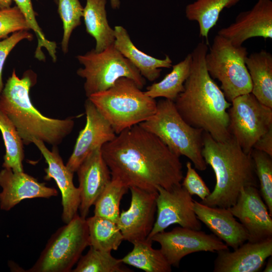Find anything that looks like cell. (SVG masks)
<instances>
[{"label": "cell", "mask_w": 272, "mask_h": 272, "mask_svg": "<svg viewBox=\"0 0 272 272\" xmlns=\"http://www.w3.org/2000/svg\"><path fill=\"white\" fill-rule=\"evenodd\" d=\"M101 151L111 178L127 186L156 191L170 189L183 178L179 157L157 137L134 125L104 144Z\"/></svg>", "instance_id": "obj_1"}, {"label": "cell", "mask_w": 272, "mask_h": 272, "mask_svg": "<svg viewBox=\"0 0 272 272\" xmlns=\"http://www.w3.org/2000/svg\"><path fill=\"white\" fill-rule=\"evenodd\" d=\"M208 47L198 43L191 52L192 63L183 91L174 101L176 109L190 125L202 129L218 142L231 135L228 110L231 103L210 76L206 66Z\"/></svg>", "instance_id": "obj_2"}, {"label": "cell", "mask_w": 272, "mask_h": 272, "mask_svg": "<svg viewBox=\"0 0 272 272\" xmlns=\"http://www.w3.org/2000/svg\"><path fill=\"white\" fill-rule=\"evenodd\" d=\"M35 80L31 71L20 78L13 70L0 95V110L13 123L24 145L37 140L56 146L71 132L75 122L71 118L48 117L35 108L29 94Z\"/></svg>", "instance_id": "obj_3"}, {"label": "cell", "mask_w": 272, "mask_h": 272, "mask_svg": "<svg viewBox=\"0 0 272 272\" xmlns=\"http://www.w3.org/2000/svg\"><path fill=\"white\" fill-rule=\"evenodd\" d=\"M202 155L213 169L216 184L212 192L200 202L213 207L229 208L236 202L242 188L258 187V181L250 153H245L231 136L218 142L203 131Z\"/></svg>", "instance_id": "obj_4"}, {"label": "cell", "mask_w": 272, "mask_h": 272, "mask_svg": "<svg viewBox=\"0 0 272 272\" xmlns=\"http://www.w3.org/2000/svg\"><path fill=\"white\" fill-rule=\"evenodd\" d=\"M88 98L109 122L116 134L146 120L156 112L157 102L131 79L122 77L109 89Z\"/></svg>", "instance_id": "obj_5"}, {"label": "cell", "mask_w": 272, "mask_h": 272, "mask_svg": "<svg viewBox=\"0 0 272 272\" xmlns=\"http://www.w3.org/2000/svg\"><path fill=\"white\" fill-rule=\"evenodd\" d=\"M139 124L157 137L177 156L188 158L196 169L206 170L207 164L202 155L204 131L188 124L178 112L174 101L159 100L155 113Z\"/></svg>", "instance_id": "obj_6"}, {"label": "cell", "mask_w": 272, "mask_h": 272, "mask_svg": "<svg viewBox=\"0 0 272 272\" xmlns=\"http://www.w3.org/2000/svg\"><path fill=\"white\" fill-rule=\"evenodd\" d=\"M247 55L246 47L235 45L217 34L205 56L210 76L220 82V88L230 102L237 96L251 92L252 83L245 64Z\"/></svg>", "instance_id": "obj_7"}, {"label": "cell", "mask_w": 272, "mask_h": 272, "mask_svg": "<svg viewBox=\"0 0 272 272\" xmlns=\"http://www.w3.org/2000/svg\"><path fill=\"white\" fill-rule=\"evenodd\" d=\"M83 68L78 70V75L85 79L84 89L88 97L112 87L119 78L132 80L142 89L146 83L138 70L112 44L100 52L94 49L77 56Z\"/></svg>", "instance_id": "obj_8"}, {"label": "cell", "mask_w": 272, "mask_h": 272, "mask_svg": "<svg viewBox=\"0 0 272 272\" xmlns=\"http://www.w3.org/2000/svg\"><path fill=\"white\" fill-rule=\"evenodd\" d=\"M89 246L86 218L78 214L50 237L31 272H69Z\"/></svg>", "instance_id": "obj_9"}, {"label": "cell", "mask_w": 272, "mask_h": 272, "mask_svg": "<svg viewBox=\"0 0 272 272\" xmlns=\"http://www.w3.org/2000/svg\"><path fill=\"white\" fill-rule=\"evenodd\" d=\"M231 103L229 131L249 154L258 139L272 127V108L262 104L251 93L237 96Z\"/></svg>", "instance_id": "obj_10"}, {"label": "cell", "mask_w": 272, "mask_h": 272, "mask_svg": "<svg viewBox=\"0 0 272 272\" xmlns=\"http://www.w3.org/2000/svg\"><path fill=\"white\" fill-rule=\"evenodd\" d=\"M158 243L160 250L171 266L178 267L185 256L200 251L215 252L229 247L214 234L178 226L170 231L159 232L150 238Z\"/></svg>", "instance_id": "obj_11"}, {"label": "cell", "mask_w": 272, "mask_h": 272, "mask_svg": "<svg viewBox=\"0 0 272 272\" xmlns=\"http://www.w3.org/2000/svg\"><path fill=\"white\" fill-rule=\"evenodd\" d=\"M157 218L147 238L175 224L184 228L201 229L200 221L193 209V199L181 183L170 189L157 186Z\"/></svg>", "instance_id": "obj_12"}, {"label": "cell", "mask_w": 272, "mask_h": 272, "mask_svg": "<svg viewBox=\"0 0 272 272\" xmlns=\"http://www.w3.org/2000/svg\"><path fill=\"white\" fill-rule=\"evenodd\" d=\"M131 200L129 208L122 210L117 225L124 240L132 243L146 239L155 221L158 192L130 187Z\"/></svg>", "instance_id": "obj_13"}, {"label": "cell", "mask_w": 272, "mask_h": 272, "mask_svg": "<svg viewBox=\"0 0 272 272\" xmlns=\"http://www.w3.org/2000/svg\"><path fill=\"white\" fill-rule=\"evenodd\" d=\"M248 234V241L256 242L272 238V218L258 188L241 189L235 204L229 208Z\"/></svg>", "instance_id": "obj_14"}, {"label": "cell", "mask_w": 272, "mask_h": 272, "mask_svg": "<svg viewBox=\"0 0 272 272\" xmlns=\"http://www.w3.org/2000/svg\"><path fill=\"white\" fill-rule=\"evenodd\" d=\"M86 122L77 138L73 153L66 164L76 172L84 160L95 150L113 140L116 134L109 122L88 98L85 103Z\"/></svg>", "instance_id": "obj_15"}, {"label": "cell", "mask_w": 272, "mask_h": 272, "mask_svg": "<svg viewBox=\"0 0 272 272\" xmlns=\"http://www.w3.org/2000/svg\"><path fill=\"white\" fill-rule=\"evenodd\" d=\"M218 34L237 46L253 37L271 39L272 1L258 0L252 9L239 13L234 22L221 29Z\"/></svg>", "instance_id": "obj_16"}, {"label": "cell", "mask_w": 272, "mask_h": 272, "mask_svg": "<svg viewBox=\"0 0 272 272\" xmlns=\"http://www.w3.org/2000/svg\"><path fill=\"white\" fill-rule=\"evenodd\" d=\"M33 143L38 148L48 165L45 169L44 179H53L61 194L63 222L69 223L77 214L81 202L80 192L73 183L74 172L63 163L56 146L49 150L44 142L34 140Z\"/></svg>", "instance_id": "obj_17"}, {"label": "cell", "mask_w": 272, "mask_h": 272, "mask_svg": "<svg viewBox=\"0 0 272 272\" xmlns=\"http://www.w3.org/2000/svg\"><path fill=\"white\" fill-rule=\"evenodd\" d=\"M214 272H258L272 255V238L251 242L246 241L234 251H217Z\"/></svg>", "instance_id": "obj_18"}, {"label": "cell", "mask_w": 272, "mask_h": 272, "mask_svg": "<svg viewBox=\"0 0 272 272\" xmlns=\"http://www.w3.org/2000/svg\"><path fill=\"white\" fill-rule=\"evenodd\" d=\"M81 202L80 216L86 218L90 207L111 180L110 171L102 154L101 148L92 152L77 171Z\"/></svg>", "instance_id": "obj_19"}, {"label": "cell", "mask_w": 272, "mask_h": 272, "mask_svg": "<svg viewBox=\"0 0 272 272\" xmlns=\"http://www.w3.org/2000/svg\"><path fill=\"white\" fill-rule=\"evenodd\" d=\"M0 207L9 211L22 200L33 198H49L56 196V189L46 186L36 178L24 172H14L4 168L0 171Z\"/></svg>", "instance_id": "obj_20"}, {"label": "cell", "mask_w": 272, "mask_h": 272, "mask_svg": "<svg viewBox=\"0 0 272 272\" xmlns=\"http://www.w3.org/2000/svg\"><path fill=\"white\" fill-rule=\"evenodd\" d=\"M193 209L197 219L228 247L235 249L248 240L247 231L229 208L210 207L193 200Z\"/></svg>", "instance_id": "obj_21"}, {"label": "cell", "mask_w": 272, "mask_h": 272, "mask_svg": "<svg viewBox=\"0 0 272 272\" xmlns=\"http://www.w3.org/2000/svg\"><path fill=\"white\" fill-rule=\"evenodd\" d=\"M114 30V47L138 70L145 79L154 81L160 77L161 68L172 66V61L168 55H166L164 59H159L139 49L122 26H116Z\"/></svg>", "instance_id": "obj_22"}, {"label": "cell", "mask_w": 272, "mask_h": 272, "mask_svg": "<svg viewBox=\"0 0 272 272\" xmlns=\"http://www.w3.org/2000/svg\"><path fill=\"white\" fill-rule=\"evenodd\" d=\"M245 64L251 83V93L262 104L272 108V54L265 50L248 55Z\"/></svg>", "instance_id": "obj_23"}, {"label": "cell", "mask_w": 272, "mask_h": 272, "mask_svg": "<svg viewBox=\"0 0 272 272\" xmlns=\"http://www.w3.org/2000/svg\"><path fill=\"white\" fill-rule=\"evenodd\" d=\"M107 0H86L84 20L87 32L94 38V50L100 52L114 44V30L109 24L106 11Z\"/></svg>", "instance_id": "obj_24"}, {"label": "cell", "mask_w": 272, "mask_h": 272, "mask_svg": "<svg viewBox=\"0 0 272 272\" xmlns=\"http://www.w3.org/2000/svg\"><path fill=\"white\" fill-rule=\"evenodd\" d=\"M153 241L149 239L131 243L133 248L120 260L123 263L146 272H170L172 266L160 249L152 247Z\"/></svg>", "instance_id": "obj_25"}, {"label": "cell", "mask_w": 272, "mask_h": 272, "mask_svg": "<svg viewBox=\"0 0 272 272\" xmlns=\"http://www.w3.org/2000/svg\"><path fill=\"white\" fill-rule=\"evenodd\" d=\"M191 63L190 53L182 61L172 65V71L161 81L147 87L145 93L155 99L163 97L174 101L184 90V84L189 75Z\"/></svg>", "instance_id": "obj_26"}, {"label": "cell", "mask_w": 272, "mask_h": 272, "mask_svg": "<svg viewBox=\"0 0 272 272\" xmlns=\"http://www.w3.org/2000/svg\"><path fill=\"white\" fill-rule=\"evenodd\" d=\"M239 0H196L187 5L185 16L189 21L198 23L200 36L208 40L211 29L218 22L222 11Z\"/></svg>", "instance_id": "obj_27"}, {"label": "cell", "mask_w": 272, "mask_h": 272, "mask_svg": "<svg viewBox=\"0 0 272 272\" xmlns=\"http://www.w3.org/2000/svg\"><path fill=\"white\" fill-rule=\"evenodd\" d=\"M86 222L89 246L110 252L118 249L124 239L116 222L95 215L86 219Z\"/></svg>", "instance_id": "obj_28"}, {"label": "cell", "mask_w": 272, "mask_h": 272, "mask_svg": "<svg viewBox=\"0 0 272 272\" xmlns=\"http://www.w3.org/2000/svg\"><path fill=\"white\" fill-rule=\"evenodd\" d=\"M0 131L6 149L3 167L11 169L14 172H24V144L13 123L1 110Z\"/></svg>", "instance_id": "obj_29"}, {"label": "cell", "mask_w": 272, "mask_h": 272, "mask_svg": "<svg viewBox=\"0 0 272 272\" xmlns=\"http://www.w3.org/2000/svg\"><path fill=\"white\" fill-rule=\"evenodd\" d=\"M128 187L119 181L111 178L94 204V215L117 223L120 215L119 206Z\"/></svg>", "instance_id": "obj_30"}, {"label": "cell", "mask_w": 272, "mask_h": 272, "mask_svg": "<svg viewBox=\"0 0 272 272\" xmlns=\"http://www.w3.org/2000/svg\"><path fill=\"white\" fill-rule=\"evenodd\" d=\"M81 256L74 272H128V268L123 265L120 259L113 257L110 252L96 249L92 247Z\"/></svg>", "instance_id": "obj_31"}, {"label": "cell", "mask_w": 272, "mask_h": 272, "mask_svg": "<svg viewBox=\"0 0 272 272\" xmlns=\"http://www.w3.org/2000/svg\"><path fill=\"white\" fill-rule=\"evenodd\" d=\"M259 184L260 194L272 215V157L252 149L250 153Z\"/></svg>", "instance_id": "obj_32"}, {"label": "cell", "mask_w": 272, "mask_h": 272, "mask_svg": "<svg viewBox=\"0 0 272 272\" xmlns=\"http://www.w3.org/2000/svg\"><path fill=\"white\" fill-rule=\"evenodd\" d=\"M58 12L63 24L61 48L68 51L69 40L73 30L81 24L84 8L79 0H57Z\"/></svg>", "instance_id": "obj_33"}, {"label": "cell", "mask_w": 272, "mask_h": 272, "mask_svg": "<svg viewBox=\"0 0 272 272\" xmlns=\"http://www.w3.org/2000/svg\"><path fill=\"white\" fill-rule=\"evenodd\" d=\"M17 6L24 15L30 29L35 33L37 38L38 45L35 52V56L40 60L45 59L42 48H45L48 52L54 61L56 59V44L54 42L50 41L45 37L36 19L37 14L33 10L31 0H14Z\"/></svg>", "instance_id": "obj_34"}, {"label": "cell", "mask_w": 272, "mask_h": 272, "mask_svg": "<svg viewBox=\"0 0 272 272\" xmlns=\"http://www.w3.org/2000/svg\"><path fill=\"white\" fill-rule=\"evenodd\" d=\"M30 29L28 23L17 6L0 10V40L7 38L11 33Z\"/></svg>", "instance_id": "obj_35"}, {"label": "cell", "mask_w": 272, "mask_h": 272, "mask_svg": "<svg viewBox=\"0 0 272 272\" xmlns=\"http://www.w3.org/2000/svg\"><path fill=\"white\" fill-rule=\"evenodd\" d=\"M187 171L181 183L182 186L192 196L197 195L201 200L205 199L211 193L210 189L201 177L192 167L191 163L186 164Z\"/></svg>", "instance_id": "obj_36"}, {"label": "cell", "mask_w": 272, "mask_h": 272, "mask_svg": "<svg viewBox=\"0 0 272 272\" xmlns=\"http://www.w3.org/2000/svg\"><path fill=\"white\" fill-rule=\"evenodd\" d=\"M33 35L28 31H20L0 41V95L4 88L2 73L5 61L11 50L21 41L31 40Z\"/></svg>", "instance_id": "obj_37"}, {"label": "cell", "mask_w": 272, "mask_h": 272, "mask_svg": "<svg viewBox=\"0 0 272 272\" xmlns=\"http://www.w3.org/2000/svg\"><path fill=\"white\" fill-rule=\"evenodd\" d=\"M253 149L263 152L272 157V127L258 139Z\"/></svg>", "instance_id": "obj_38"}, {"label": "cell", "mask_w": 272, "mask_h": 272, "mask_svg": "<svg viewBox=\"0 0 272 272\" xmlns=\"http://www.w3.org/2000/svg\"><path fill=\"white\" fill-rule=\"evenodd\" d=\"M12 0H0V10L11 7Z\"/></svg>", "instance_id": "obj_39"}, {"label": "cell", "mask_w": 272, "mask_h": 272, "mask_svg": "<svg viewBox=\"0 0 272 272\" xmlns=\"http://www.w3.org/2000/svg\"><path fill=\"white\" fill-rule=\"evenodd\" d=\"M265 266L263 270V272H271L272 271V258L271 256L268 258Z\"/></svg>", "instance_id": "obj_40"}, {"label": "cell", "mask_w": 272, "mask_h": 272, "mask_svg": "<svg viewBox=\"0 0 272 272\" xmlns=\"http://www.w3.org/2000/svg\"><path fill=\"white\" fill-rule=\"evenodd\" d=\"M111 8L114 9H118L120 6V0H110Z\"/></svg>", "instance_id": "obj_41"}, {"label": "cell", "mask_w": 272, "mask_h": 272, "mask_svg": "<svg viewBox=\"0 0 272 272\" xmlns=\"http://www.w3.org/2000/svg\"><path fill=\"white\" fill-rule=\"evenodd\" d=\"M54 2L57 3V0H54Z\"/></svg>", "instance_id": "obj_42"}]
</instances>
